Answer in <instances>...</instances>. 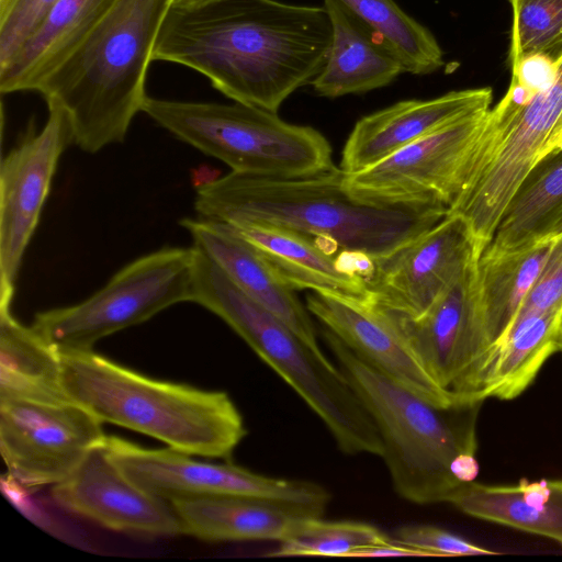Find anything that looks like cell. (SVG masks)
<instances>
[{
	"mask_svg": "<svg viewBox=\"0 0 562 562\" xmlns=\"http://www.w3.org/2000/svg\"><path fill=\"white\" fill-rule=\"evenodd\" d=\"M143 112L233 172L292 178L333 166L331 147L323 134L261 108L147 97Z\"/></svg>",
	"mask_w": 562,
	"mask_h": 562,
	"instance_id": "cell-7",
	"label": "cell"
},
{
	"mask_svg": "<svg viewBox=\"0 0 562 562\" xmlns=\"http://www.w3.org/2000/svg\"><path fill=\"white\" fill-rule=\"evenodd\" d=\"M193 246L211 258L246 294L286 324L314 351L324 355L311 314L267 265L260 254L229 225L209 218H184Z\"/></svg>",
	"mask_w": 562,
	"mask_h": 562,
	"instance_id": "cell-19",
	"label": "cell"
},
{
	"mask_svg": "<svg viewBox=\"0 0 562 562\" xmlns=\"http://www.w3.org/2000/svg\"><path fill=\"white\" fill-rule=\"evenodd\" d=\"M555 312H562V232L554 236L541 271L516 317Z\"/></svg>",
	"mask_w": 562,
	"mask_h": 562,
	"instance_id": "cell-34",
	"label": "cell"
},
{
	"mask_svg": "<svg viewBox=\"0 0 562 562\" xmlns=\"http://www.w3.org/2000/svg\"><path fill=\"white\" fill-rule=\"evenodd\" d=\"M217 1L220 0H171L170 8L179 10H194Z\"/></svg>",
	"mask_w": 562,
	"mask_h": 562,
	"instance_id": "cell-37",
	"label": "cell"
},
{
	"mask_svg": "<svg viewBox=\"0 0 562 562\" xmlns=\"http://www.w3.org/2000/svg\"><path fill=\"white\" fill-rule=\"evenodd\" d=\"M193 302L222 318L297 393L325 424L340 451L382 458L380 432L341 370L239 289L198 248Z\"/></svg>",
	"mask_w": 562,
	"mask_h": 562,
	"instance_id": "cell-6",
	"label": "cell"
},
{
	"mask_svg": "<svg viewBox=\"0 0 562 562\" xmlns=\"http://www.w3.org/2000/svg\"><path fill=\"white\" fill-rule=\"evenodd\" d=\"M0 398L70 401L59 351L0 306Z\"/></svg>",
	"mask_w": 562,
	"mask_h": 562,
	"instance_id": "cell-27",
	"label": "cell"
},
{
	"mask_svg": "<svg viewBox=\"0 0 562 562\" xmlns=\"http://www.w3.org/2000/svg\"><path fill=\"white\" fill-rule=\"evenodd\" d=\"M337 1L380 35L405 72L426 75L443 65V53L434 35L393 0Z\"/></svg>",
	"mask_w": 562,
	"mask_h": 562,
	"instance_id": "cell-29",
	"label": "cell"
},
{
	"mask_svg": "<svg viewBox=\"0 0 562 562\" xmlns=\"http://www.w3.org/2000/svg\"><path fill=\"white\" fill-rule=\"evenodd\" d=\"M200 217L229 225H268L327 240L341 250L383 257L440 222L448 210L363 202L334 165L282 178L231 172L196 187Z\"/></svg>",
	"mask_w": 562,
	"mask_h": 562,
	"instance_id": "cell-2",
	"label": "cell"
},
{
	"mask_svg": "<svg viewBox=\"0 0 562 562\" xmlns=\"http://www.w3.org/2000/svg\"><path fill=\"white\" fill-rule=\"evenodd\" d=\"M394 540L428 552L431 557L493 555L499 552L473 543L446 529L430 525L400 527Z\"/></svg>",
	"mask_w": 562,
	"mask_h": 562,
	"instance_id": "cell-33",
	"label": "cell"
},
{
	"mask_svg": "<svg viewBox=\"0 0 562 562\" xmlns=\"http://www.w3.org/2000/svg\"><path fill=\"white\" fill-rule=\"evenodd\" d=\"M105 449L137 486L167 502L204 496H249L327 508L330 493L302 480L266 476L232 463L198 461L178 450L147 449L108 436Z\"/></svg>",
	"mask_w": 562,
	"mask_h": 562,
	"instance_id": "cell-12",
	"label": "cell"
},
{
	"mask_svg": "<svg viewBox=\"0 0 562 562\" xmlns=\"http://www.w3.org/2000/svg\"><path fill=\"white\" fill-rule=\"evenodd\" d=\"M229 226L260 254L290 289L368 300L366 280L341 267L338 260L341 249L336 245L277 226Z\"/></svg>",
	"mask_w": 562,
	"mask_h": 562,
	"instance_id": "cell-21",
	"label": "cell"
},
{
	"mask_svg": "<svg viewBox=\"0 0 562 562\" xmlns=\"http://www.w3.org/2000/svg\"><path fill=\"white\" fill-rule=\"evenodd\" d=\"M116 0H57L32 36L0 68V91H36Z\"/></svg>",
	"mask_w": 562,
	"mask_h": 562,
	"instance_id": "cell-24",
	"label": "cell"
},
{
	"mask_svg": "<svg viewBox=\"0 0 562 562\" xmlns=\"http://www.w3.org/2000/svg\"><path fill=\"white\" fill-rule=\"evenodd\" d=\"M52 496L64 509L104 528L143 536L183 535L171 504L132 482L110 458L105 445L88 453Z\"/></svg>",
	"mask_w": 562,
	"mask_h": 562,
	"instance_id": "cell-16",
	"label": "cell"
},
{
	"mask_svg": "<svg viewBox=\"0 0 562 562\" xmlns=\"http://www.w3.org/2000/svg\"><path fill=\"white\" fill-rule=\"evenodd\" d=\"M57 0H13L0 12V68L32 36Z\"/></svg>",
	"mask_w": 562,
	"mask_h": 562,
	"instance_id": "cell-32",
	"label": "cell"
},
{
	"mask_svg": "<svg viewBox=\"0 0 562 562\" xmlns=\"http://www.w3.org/2000/svg\"><path fill=\"white\" fill-rule=\"evenodd\" d=\"M513 12L509 58L542 54L553 60L562 55V0H508Z\"/></svg>",
	"mask_w": 562,
	"mask_h": 562,
	"instance_id": "cell-31",
	"label": "cell"
},
{
	"mask_svg": "<svg viewBox=\"0 0 562 562\" xmlns=\"http://www.w3.org/2000/svg\"><path fill=\"white\" fill-rule=\"evenodd\" d=\"M562 216V148L538 160L513 195L488 245L509 249L552 237Z\"/></svg>",
	"mask_w": 562,
	"mask_h": 562,
	"instance_id": "cell-28",
	"label": "cell"
},
{
	"mask_svg": "<svg viewBox=\"0 0 562 562\" xmlns=\"http://www.w3.org/2000/svg\"><path fill=\"white\" fill-rule=\"evenodd\" d=\"M562 312L527 313L515 318L491 348L483 395L510 401L535 381L547 360L560 352Z\"/></svg>",
	"mask_w": 562,
	"mask_h": 562,
	"instance_id": "cell-26",
	"label": "cell"
},
{
	"mask_svg": "<svg viewBox=\"0 0 562 562\" xmlns=\"http://www.w3.org/2000/svg\"><path fill=\"white\" fill-rule=\"evenodd\" d=\"M306 308L325 329L394 382L437 405L460 403L437 386L367 300L313 292L306 296Z\"/></svg>",
	"mask_w": 562,
	"mask_h": 562,
	"instance_id": "cell-18",
	"label": "cell"
},
{
	"mask_svg": "<svg viewBox=\"0 0 562 562\" xmlns=\"http://www.w3.org/2000/svg\"><path fill=\"white\" fill-rule=\"evenodd\" d=\"M560 352L562 355V336H561V347H560Z\"/></svg>",
	"mask_w": 562,
	"mask_h": 562,
	"instance_id": "cell-40",
	"label": "cell"
},
{
	"mask_svg": "<svg viewBox=\"0 0 562 562\" xmlns=\"http://www.w3.org/2000/svg\"><path fill=\"white\" fill-rule=\"evenodd\" d=\"M488 110L440 128L362 171L345 173L348 192L372 204L449 212L473 172Z\"/></svg>",
	"mask_w": 562,
	"mask_h": 562,
	"instance_id": "cell-11",
	"label": "cell"
},
{
	"mask_svg": "<svg viewBox=\"0 0 562 562\" xmlns=\"http://www.w3.org/2000/svg\"><path fill=\"white\" fill-rule=\"evenodd\" d=\"M171 0H116L37 88L89 154L122 143L147 99L153 47Z\"/></svg>",
	"mask_w": 562,
	"mask_h": 562,
	"instance_id": "cell-3",
	"label": "cell"
},
{
	"mask_svg": "<svg viewBox=\"0 0 562 562\" xmlns=\"http://www.w3.org/2000/svg\"><path fill=\"white\" fill-rule=\"evenodd\" d=\"M492 90L451 91L429 100H406L361 117L342 149L340 169L362 171L403 147L465 116L491 109Z\"/></svg>",
	"mask_w": 562,
	"mask_h": 562,
	"instance_id": "cell-17",
	"label": "cell"
},
{
	"mask_svg": "<svg viewBox=\"0 0 562 562\" xmlns=\"http://www.w3.org/2000/svg\"><path fill=\"white\" fill-rule=\"evenodd\" d=\"M59 353L67 394L102 423L206 458L228 459L247 435L244 418L226 392L155 380L93 349Z\"/></svg>",
	"mask_w": 562,
	"mask_h": 562,
	"instance_id": "cell-4",
	"label": "cell"
},
{
	"mask_svg": "<svg viewBox=\"0 0 562 562\" xmlns=\"http://www.w3.org/2000/svg\"><path fill=\"white\" fill-rule=\"evenodd\" d=\"M183 535L204 541H281L325 509L249 496H204L170 502Z\"/></svg>",
	"mask_w": 562,
	"mask_h": 562,
	"instance_id": "cell-20",
	"label": "cell"
},
{
	"mask_svg": "<svg viewBox=\"0 0 562 562\" xmlns=\"http://www.w3.org/2000/svg\"><path fill=\"white\" fill-rule=\"evenodd\" d=\"M480 256L467 221L448 213L426 232L373 259V268L366 278L368 301L417 317Z\"/></svg>",
	"mask_w": 562,
	"mask_h": 562,
	"instance_id": "cell-14",
	"label": "cell"
},
{
	"mask_svg": "<svg viewBox=\"0 0 562 562\" xmlns=\"http://www.w3.org/2000/svg\"><path fill=\"white\" fill-rule=\"evenodd\" d=\"M447 503L485 521L548 538L562 546V480L520 479L499 485L461 484Z\"/></svg>",
	"mask_w": 562,
	"mask_h": 562,
	"instance_id": "cell-23",
	"label": "cell"
},
{
	"mask_svg": "<svg viewBox=\"0 0 562 562\" xmlns=\"http://www.w3.org/2000/svg\"><path fill=\"white\" fill-rule=\"evenodd\" d=\"M323 335L380 432L395 492L417 505L447 502L461 485L452 462L476 453L483 401L434 404L378 371L329 330Z\"/></svg>",
	"mask_w": 562,
	"mask_h": 562,
	"instance_id": "cell-5",
	"label": "cell"
},
{
	"mask_svg": "<svg viewBox=\"0 0 562 562\" xmlns=\"http://www.w3.org/2000/svg\"><path fill=\"white\" fill-rule=\"evenodd\" d=\"M195 249L165 247L130 262L87 300L40 312L32 327L59 352L93 349L100 339L165 308L193 302Z\"/></svg>",
	"mask_w": 562,
	"mask_h": 562,
	"instance_id": "cell-9",
	"label": "cell"
},
{
	"mask_svg": "<svg viewBox=\"0 0 562 562\" xmlns=\"http://www.w3.org/2000/svg\"><path fill=\"white\" fill-rule=\"evenodd\" d=\"M476 261L417 317L369 301L437 386L458 402L485 401L483 380L491 344L479 307Z\"/></svg>",
	"mask_w": 562,
	"mask_h": 562,
	"instance_id": "cell-10",
	"label": "cell"
},
{
	"mask_svg": "<svg viewBox=\"0 0 562 562\" xmlns=\"http://www.w3.org/2000/svg\"><path fill=\"white\" fill-rule=\"evenodd\" d=\"M102 422L77 402L0 398V451L13 480L55 485L104 446Z\"/></svg>",
	"mask_w": 562,
	"mask_h": 562,
	"instance_id": "cell-13",
	"label": "cell"
},
{
	"mask_svg": "<svg viewBox=\"0 0 562 562\" xmlns=\"http://www.w3.org/2000/svg\"><path fill=\"white\" fill-rule=\"evenodd\" d=\"M376 557H431L428 552L403 544L394 539L361 547L349 554V558Z\"/></svg>",
	"mask_w": 562,
	"mask_h": 562,
	"instance_id": "cell-35",
	"label": "cell"
},
{
	"mask_svg": "<svg viewBox=\"0 0 562 562\" xmlns=\"http://www.w3.org/2000/svg\"><path fill=\"white\" fill-rule=\"evenodd\" d=\"M552 237L517 248L487 245L476 261L479 307L491 348L509 329L536 282Z\"/></svg>",
	"mask_w": 562,
	"mask_h": 562,
	"instance_id": "cell-25",
	"label": "cell"
},
{
	"mask_svg": "<svg viewBox=\"0 0 562 562\" xmlns=\"http://www.w3.org/2000/svg\"><path fill=\"white\" fill-rule=\"evenodd\" d=\"M561 232H562V216L559 218L555 226L553 227L551 235L554 236V235L560 234Z\"/></svg>",
	"mask_w": 562,
	"mask_h": 562,
	"instance_id": "cell-38",
	"label": "cell"
},
{
	"mask_svg": "<svg viewBox=\"0 0 562 562\" xmlns=\"http://www.w3.org/2000/svg\"><path fill=\"white\" fill-rule=\"evenodd\" d=\"M562 148V115L542 149L540 159ZM539 159V160H540Z\"/></svg>",
	"mask_w": 562,
	"mask_h": 562,
	"instance_id": "cell-36",
	"label": "cell"
},
{
	"mask_svg": "<svg viewBox=\"0 0 562 562\" xmlns=\"http://www.w3.org/2000/svg\"><path fill=\"white\" fill-rule=\"evenodd\" d=\"M75 143L68 114L48 105L38 133L26 135L0 166V306L10 305L14 281L37 226L50 183L65 149Z\"/></svg>",
	"mask_w": 562,
	"mask_h": 562,
	"instance_id": "cell-15",
	"label": "cell"
},
{
	"mask_svg": "<svg viewBox=\"0 0 562 562\" xmlns=\"http://www.w3.org/2000/svg\"><path fill=\"white\" fill-rule=\"evenodd\" d=\"M561 115L562 64L553 82L525 106L505 93L488 110L473 173L448 212L467 221L480 254Z\"/></svg>",
	"mask_w": 562,
	"mask_h": 562,
	"instance_id": "cell-8",
	"label": "cell"
},
{
	"mask_svg": "<svg viewBox=\"0 0 562 562\" xmlns=\"http://www.w3.org/2000/svg\"><path fill=\"white\" fill-rule=\"evenodd\" d=\"M390 539L376 527L359 521H325L322 517L306 520L295 532L279 541L267 557H338L369 544Z\"/></svg>",
	"mask_w": 562,
	"mask_h": 562,
	"instance_id": "cell-30",
	"label": "cell"
},
{
	"mask_svg": "<svg viewBox=\"0 0 562 562\" xmlns=\"http://www.w3.org/2000/svg\"><path fill=\"white\" fill-rule=\"evenodd\" d=\"M333 27L326 61L311 82L327 98L363 93L391 83L405 72L380 35L337 0H324Z\"/></svg>",
	"mask_w": 562,
	"mask_h": 562,
	"instance_id": "cell-22",
	"label": "cell"
},
{
	"mask_svg": "<svg viewBox=\"0 0 562 562\" xmlns=\"http://www.w3.org/2000/svg\"><path fill=\"white\" fill-rule=\"evenodd\" d=\"M333 27L326 8L220 0L168 9L151 59L186 66L235 102L277 112L322 70Z\"/></svg>",
	"mask_w": 562,
	"mask_h": 562,
	"instance_id": "cell-1",
	"label": "cell"
},
{
	"mask_svg": "<svg viewBox=\"0 0 562 562\" xmlns=\"http://www.w3.org/2000/svg\"><path fill=\"white\" fill-rule=\"evenodd\" d=\"M13 0H0V12L9 8Z\"/></svg>",
	"mask_w": 562,
	"mask_h": 562,
	"instance_id": "cell-39",
	"label": "cell"
}]
</instances>
